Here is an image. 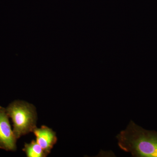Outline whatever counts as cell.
<instances>
[{
    "instance_id": "1",
    "label": "cell",
    "mask_w": 157,
    "mask_h": 157,
    "mask_svg": "<svg viewBox=\"0 0 157 157\" xmlns=\"http://www.w3.org/2000/svg\"><path fill=\"white\" fill-rule=\"evenodd\" d=\"M121 149L133 157H157V132L149 131L131 121L116 136Z\"/></svg>"
},
{
    "instance_id": "2",
    "label": "cell",
    "mask_w": 157,
    "mask_h": 157,
    "mask_svg": "<svg viewBox=\"0 0 157 157\" xmlns=\"http://www.w3.org/2000/svg\"><path fill=\"white\" fill-rule=\"evenodd\" d=\"M6 110L12 120L13 132L16 139L33 132L37 128L36 109L33 104L17 100L9 104Z\"/></svg>"
},
{
    "instance_id": "3",
    "label": "cell",
    "mask_w": 157,
    "mask_h": 157,
    "mask_svg": "<svg viewBox=\"0 0 157 157\" xmlns=\"http://www.w3.org/2000/svg\"><path fill=\"white\" fill-rule=\"evenodd\" d=\"M6 109L0 106V148L7 151L17 149V139L11 130Z\"/></svg>"
},
{
    "instance_id": "4",
    "label": "cell",
    "mask_w": 157,
    "mask_h": 157,
    "mask_svg": "<svg viewBox=\"0 0 157 157\" xmlns=\"http://www.w3.org/2000/svg\"><path fill=\"white\" fill-rule=\"evenodd\" d=\"M36 141L47 155L49 154L57 141L56 133L50 128L42 126L39 128H36L33 131Z\"/></svg>"
},
{
    "instance_id": "5",
    "label": "cell",
    "mask_w": 157,
    "mask_h": 157,
    "mask_svg": "<svg viewBox=\"0 0 157 157\" xmlns=\"http://www.w3.org/2000/svg\"><path fill=\"white\" fill-rule=\"evenodd\" d=\"M23 151L28 157H45L48 155L36 140H33L30 143H25Z\"/></svg>"
}]
</instances>
